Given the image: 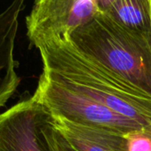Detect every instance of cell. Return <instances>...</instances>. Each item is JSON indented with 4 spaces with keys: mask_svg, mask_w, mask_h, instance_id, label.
<instances>
[{
    "mask_svg": "<svg viewBox=\"0 0 151 151\" xmlns=\"http://www.w3.org/2000/svg\"><path fill=\"white\" fill-rule=\"evenodd\" d=\"M53 122L77 151H128L124 133L83 126L54 117Z\"/></svg>",
    "mask_w": 151,
    "mask_h": 151,
    "instance_id": "obj_7",
    "label": "cell"
},
{
    "mask_svg": "<svg viewBox=\"0 0 151 151\" xmlns=\"http://www.w3.org/2000/svg\"><path fill=\"white\" fill-rule=\"evenodd\" d=\"M38 49L43 73L144 126L151 127V98L128 87L86 58L67 37L31 44Z\"/></svg>",
    "mask_w": 151,
    "mask_h": 151,
    "instance_id": "obj_1",
    "label": "cell"
},
{
    "mask_svg": "<svg viewBox=\"0 0 151 151\" xmlns=\"http://www.w3.org/2000/svg\"><path fill=\"white\" fill-rule=\"evenodd\" d=\"M104 13L127 29L151 36V0H116Z\"/></svg>",
    "mask_w": 151,
    "mask_h": 151,
    "instance_id": "obj_8",
    "label": "cell"
},
{
    "mask_svg": "<svg viewBox=\"0 0 151 151\" xmlns=\"http://www.w3.org/2000/svg\"><path fill=\"white\" fill-rule=\"evenodd\" d=\"M116 0H99L98 3H99V8L100 11L104 13L106 12Z\"/></svg>",
    "mask_w": 151,
    "mask_h": 151,
    "instance_id": "obj_11",
    "label": "cell"
},
{
    "mask_svg": "<svg viewBox=\"0 0 151 151\" xmlns=\"http://www.w3.org/2000/svg\"><path fill=\"white\" fill-rule=\"evenodd\" d=\"M125 137L128 151H151V127L133 130Z\"/></svg>",
    "mask_w": 151,
    "mask_h": 151,
    "instance_id": "obj_10",
    "label": "cell"
},
{
    "mask_svg": "<svg viewBox=\"0 0 151 151\" xmlns=\"http://www.w3.org/2000/svg\"><path fill=\"white\" fill-rule=\"evenodd\" d=\"M44 132L51 151H77L55 126L53 117L50 113L44 124Z\"/></svg>",
    "mask_w": 151,
    "mask_h": 151,
    "instance_id": "obj_9",
    "label": "cell"
},
{
    "mask_svg": "<svg viewBox=\"0 0 151 151\" xmlns=\"http://www.w3.org/2000/svg\"><path fill=\"white\" fill-rule=\"evenodd\" d=\"M99 0H35L26 17L28 38L68 37L101 13Z\"/></svg>",
    "mask_w": 151,
    "mask_h": 151,
    "instance_id": "obj_4",
    "label": "cell"
},
{
    "mask_svg": "<svg viewBox=\"0 0 151 151\" xmlns=\"http://www.w3.org/2000/svg\"><path fill=\"white\" fill-rule=\"evenodd\" d=\"M48 114L34 95L0 114V151H51L44 132Z\"/></svg>",
    "mask_w": 151,
    "mask_h": 151,
    "instance_id": "obj_5",
    "label": "cell"
},
{
    "mask_svg": "<svg viewBox=\"0 0 151 151\" xmlns=\"http://www.w3.org/2000/svg\"><path fill=\"white\" fill-rule=\"evenodd\" d=\"M34 96L52 117L83 126L128 133L144 126L42 73Z\"/></svg>",
    "mask_w": 151,
    "mask_h": 151,
    "instance_id": "obj_3",
    "label": "cell"
},
{
    "mask_svg": "<svg viewBox=\"0 0 151 151\" xmlns=\"http://www.w3.org/2000/svg\"><path fill=\"white\" fill-rule=\"evenodd\" d=\"M26 0H13L0 14V108L6 105L20 85L14 57L19 17Z\"/></svg>",
    "mask_w": 151,
    "mask_h": 151,
    "instance_id": "obj_6",
    "label": "cell"
},
{
    "mask_svg": "<svg viewBox=\"0 0 151 151\" xmlns=\"http://www.w3.org/2000/svg\"><path fill=\"white\" fill-rule=\"evenodd\" d=\"M67 37L112 77L151 98V36L127 29L101 12Z\"/></svg>",
    "mask_w": 151,
    "mask_h": 151,
    "instance_id": "obj_2",
    "label": "cell"
}]
</instances>
